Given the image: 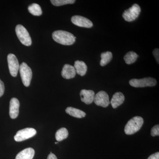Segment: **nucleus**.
<instances>
[{"instance_id":"12","label":"nucleus","mask_w":159,"mask_h":159,"mask_svg":"<svg viewBox=\"0 0 159 159\" xmlns=\"http://www.w3.org/2000/svg\"><path fill=\"white\" fill-rule=\"evenodd\" d=\"M95 93L91 90L83 89L80 91V96L82 102L89 105L91 104L94 101L95 97Z\"/></svg>"},{"instance_id":"25","label":"nucleus","mask_w":159,"mask_h":159,"mask_svg":"<svg viewBox=\"0 0 159 159\" xmlns=\"http://www.w3.org/2000/svg\"><path fill=\"white\" fill-rule=\"evenodd\" d=\"M153 56L155 57L157 62L159 64V49H155L153 51Z\"/></svg>"},{"instance_id":"24","label":"nucleus","mask_w":159,"mask_h":159,"mask_svg":"<svg viewBox=\"0 0 159 159\" xmlns=\"http://www.w3.org/2000/svg\"><path fill=\"white\" fill-rule=\"evenodd\" d=\"M5 92V85L4 83L0 79V97H2Z\"/></svg>"},{"instance_id":"9","label":"nucleus","mask_w":159,"mask_h":159,"mask_svg":"<svg viewBox=\"0 0 159 159\" xmlns=\"http://www.w3.org/2000/svg\"><path fill=\"white\" fill-rule=\"evenodd\" d=\"M94 101L96 105L103 107H107L110 103L108 94L103 91H99L95 95Z\"/></svg>"},{"instance_id":"16","label":"nucleus","mask_w":159,"mask_h":159,"mask_svg":"<svg viewBox=\"0 0 159 159\" xmlns=\"http://www.w3.org/2000/svg\"><path fill=\"white\" fill-rule=\"evenodd\" d=\"M76 73L81 76H84L86 74L87 71V66L83 61H76L74 66Z\"/></svg>"},{"instance_id":"26","label":"nucleus","mask_w":159,"mask_h":159,"mask_svg":"<svg viewBox=\"0 0 159 159\" xmlns=\"http://www.w3.org/2000/svg\"><path fill=\"white\" fill-rule=\"evenodd\" d=\"M148 159H159V152H157L151 155Z\"/></svg>"},{"instance_id":"3","label":"nucleus","mask_w":159,"mask_h":159,"mask_svg":"<svg viewBox=\"0 0 159 159\" xmlns=\"http://www.w3.org/2000/svg\"><path fill=\"white\" fill-rule=\"evenodd\" d=\"M16 32L18 39L24 45L30 46L31 45V38L27 29L22 25H19L16 28Z\"/></svg>"},{"instance_id":"2","label":"nucleus","mask_w":159,"mask_h":159,"mask_svg":"<svg viewBox=\"0 0 159 159\" xmlns=\"http://www.w3.org/2000/svg\"><path fill=\"white\" fill-rule=\"evenodd\" d=\"M144 123V120L142 117L135 116L132 118L125 125L124 131L126 134H133L139 131Z\"/></svg>"},{"instance_id":"6","label":"nucleus","mask_w":159,"mask_h":159,"mask_svg":"<svg viewBox=\"0 0 159 159\" xmlns=\"http://www.w3.org/2000/svg\"><path fill=\"white\" fill-rule=\"evenodd\" d=\"M157 83L156 80L152 77H146L140 79H131L129 81V84L135 88L154 86L156 85Z\"/></svg>"},{"instance_id":"23","label":"nucleus","mask_w":159,"mask_h":159,"mask_svg":"<svg viewBox=\"0 0 159 159\" xmlns=\"http://www.w3.org/2000/svg\"><path fill=\"white\" fill-rule=\"evenodd\" d=\"M152 136L155 137L159 135V125H157L153 126L151 131Z\"/></svg>"},{"instance_id":"13","label":"nucleus","mask_w":159,"mask_h":159,"mask_svg":"<svg viewBox=\"0 0 159 159\" xmlns=\"http://www.w3.org/2000/svg\"><path fill=\"white\" fill-rule=\"evenodd\" d=\"M76 72L74 66L69 64H66L63 67L61 76L66 79L74 78L76 76Z\"/></svg>"},{"instance_id":"17","label":"nucleus","mask_w":159,"mask_h":159,"mask_svg":"<svg viewBox=\"0 0 159 159\" xmlns=\"http://www.w3.org/2000/svg\"><path fill=\"white\" fill-rule=\"evenodd\" d=\"M66 112L70 116L79 119L84 118L86 116V113L83 111L73 107H68Z\"/></svg>"},{"instance_id":"21","label":"nucleus","mask_w":159,"mask_h":159,"mask_svg":"<svg viewBox=\"0 0 159 159\" xmlns=\"http://www.w3.org/2000/svg\"><path fill=\"white\" fill-rule=\"evenodd\" d=\"M69 135L68 131L65 128L60 129L56 132L55 138L57 142H61L66 139Z\"/></svg>"},{"instance_id":"7","label":"nucleus","mask_w":159,"mask_h":159,"mask_svg":"<svg viewBox=\"0 0 159 159\" xmlns=\"http://www.w3.org/2000/svg\"><path fill=\"white\" fill-rule=\"evenodd\" d=\"M36 132V130L33 128L24 129L17 132L14 136V139L16 142H22L34 136Z\"/></svg>"},{"instance_id":"15","label":"nucleus","mask_w":159,"mask_h":159,"mask_svg":"<svg viewBox=\"0 0 159 159\" xmlns=\"http://www.w3.org/2000/svg\"><path fill=\"white\" fill-rule=\"evenodd\" d=\"M34 155V149L31 148H28L20 152L16 155V159H32Z\"/></svg>"},{"instance_id":"5","label":"nucleus","mask_w":159,"mask_h":159,"mask_svg":"<svg viewBox=\"0 0 159 159\" xmlns=\"http://www.w3.org/2000/svg\"><path fill=\"white\" fill-rule=\"evenodd\" d=\"M141 11L140 6L137 4H134L131 7L124 11L122 14V17L126 21H133L139 17Z\"/></svg>"},{"instance_id":"19","label":"nucleus","mask_w":159,"mask_h":159,"mask_svg":"<svg viewBox=\"0 0 159 159\" xmlns=\"http://www.w3.org/2000/svg\"><path fill=\"white\" fill-rule=\"evenodd\" d=\"M138 57L139 56L134 51H129L125 54L124 57V59L125 63L130 65L135 62Z\"/></svg>"},{"instance_id":"14","label":"nucleus","mask_w":159,"mask_h":159,"mask_svg":"<svg viewBox=\"0 0 159 159\" xmlns=\"http://www.w3.org/2000/svg\"><path fill=\"white\" fill-rule=\"evenodd\" d=\"M125 100V97L122 93L117 92L114 94L111 101L113 108H116L117 107L122 104Z\"/></svg>"},{"instance_id":"18","label":"nucleus","mask_w":159,"mask_h":159,"mask_svg":"<svg viewBox=\"0 0 159 159\" xmlns=\"http://www.w3.org/2000/svg\"><path fill=\"white\" fill-rule=\"evenodd\" d=\"M101 60L100 65L102 66H104L109 63L112 58V54L110 51L103 52L101 54Z\"/></svg>"},{"instance_id":"8","label":"nucleus","mask_w":159,"mask_h":159,"mask_svg":"<svg viewBox=\"0 0 159 159\" xmlns=\"http://www.w3.org/2000/svg\"><path fill=\"white\" fill-rule=\"evenodd\" d=\"M7 60L10 74L12 77H16L20 69L19 63L17 57L14 54H9L7 57Z\"/></svg>"},{"instance_id":"28","label":"nucleus","mask_w":159,"mask_h":159,"mask_svg":"<svg viewBox=\"0 0 159 159\" xmlns=\"http://www.w3.org/2000/svg\"><path fill=\"white\" fill-rule=\"evenodd\" d=\"M55 144H58V142H55Z\"/></svg>"},{"instance_id":"27","label":"nucleus","mask_w":159,"mask_h":159,"mask_svg":"<svg viewBox=\"0 0 159 159\" xmlns=\"http://www.w3.org/2000/svg\"><path fill=\"white\" fill-rule=\"evenodd\" d=\"M57 159V157L53 153H50L48 156V159Z\"/></svg>"},{"instance_id":"20","label":"nucleus","mask_w":159,"mask_h":159,"mask_svg":"<svg viewBox=\"0 0 159 159\" xmlns=\"http://www.w3.org/2000/svg\"><path fill=\"white\" fill-rule=\"evenodd\" d=\"M28 10L30 13L35 16H40L42 14L41 8L38 4L33 3L28 7Z\"/></svg>"},{"instance_id":"10","label":"nucleus","mask_w":159,"mask_h":159,"mask_svg":"<svg viewBox=\"0 0 159 159\" xmlns=\"http://www.w3.org/2000/svg\"><path fill=\"white\" fill-rule=\"evenodd\" d=\"M71 21L74 25L80 27L91 28L93 26L90 20L80 16H74L71 18Z\"/></svg>"},{"instance_id":"11","label":"nucleus","mask_w":159,"mask_h":159,"mask_svg":"<svg viewBox=\"0 0 159 159\" xmlns=\"http://www.w3.org/2000/svg\"><path fill=\"white\" fill-rule=\"evenodd\" d=\"M20 102L16 98H12L9 105V116L12 119H16L19 113Z\"/></svg>"},{"instance_id":"22","label":"nucleus","mask_w":159,"mask_h":159,"mask_svg":"<svg viewBox=\"0 0 159 159\" xmlns=\"http://www.w3.org/2000/svg\"><path fill=\"white\" fill-rule=\"evenodd\" d=\"M51 3L54 6H60L67 4H73L75 0H51Z\"/></svg>"},{"instance_id":"4","label":"nucleus","mask_w":159,"mask_h":159,"mask_svg":"<svg viewBox=\"0 0 159 159\" xmlns=\"http://www.w3.org/2000/svg\"><path fill=\"white\" fill-rule=\"evenodd\" d=\"M19 70L23 84L25 86H29L32 76V72L31 68L25 62H23L20 66Z\"/></svg>"},{"instance_id":"1","label":"nucleus","mask_w":159,"mask_h":159,"mask_svg":"<svg viewBox=\"0 0 159 159\" xmlns=\"http://www.w3.org/2000/svg\"><path fill=\"white\" fill-rule=\"evenodd\" d=\"M52 38L56 42L63 45H71L76 41V37L68 31L57 30L52 34Z\"/></svg>"}]
</instances>
